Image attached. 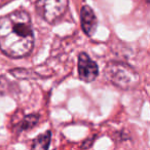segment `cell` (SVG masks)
Segmentation results:
<instances>
[{
    "mask_svg": "<svg viewBox=\"0 0 150 150\" xmlns=\"http://www.w3.org/2000/svg\"><path fill=\"white\" fill-rule=\"evenodd\" d=\"M37 13L47 23H54L63 17L68 7V0H37Z\"/></svg>",
    "mask_w": 150,
    "mask_h": 150,
    "instance_id": "3957f363",
    "label": "cell"
},
{
    "mask_svg": "<svg viewBox=\"0 0 150 150\" xmlns=\"http://www.w3.org/2000/svg\"><path fill=\"white\" fill-rule=\"evenodd\" d=\"M34 46L30 15L18 9L0 18V50L11 58H23Z\"/></svg>",
    "mask_w": 150,
    "mask_h": 150,
    "instance_id": "6da1fadb",
    "label": "cell"
},
{
    "mask_svg": "<svg viewBox=\"0 0 150 150\" xmlns=\"http://www.w3.org/2000/svg\"><path fill=\"white\" fill-rule=\"evenodd\" d=\"M50 138H52V133L50 131L39 135L32 142V149H47L50 146Z\"/></svg>",
    "mask_w": 150,
    "mask_h": 150,
    "instance_id": "8992f818",
    "label": "cell"
},
{
    "mask_svg": "<svg viewBox=\"0 0 150 150\" xmlns=\"http://www.w3.org/2000/svg\"><path fill=\"white\" fill-rule=\"evenodd\" d=\"M106 78L121 90H133L139 84V74L129 65L121 62H110L105 68Z\"/></svg>",
    "mask_w": 150,
    "mask_h": 150,
    "instance_id": "7a4b0ae2",
    "label": "cell"
},
{
    "mask_svg": "<svg viewBox=\"0 0 150 150\" xmlns=\"http://www.w3.org/2000/svg\"><path fill=\"white\" fill-rule=\"evenodd\" d=\"M38 119H39V116L37 114H31L26 116L25 118L23 119L21 123L19 125V131H28V129H32L34 125H36V123L38 122Z\"/></svg>",
    "mask_w": 150,
    "mask_h": 150,
    "instance_id": "52a82bcc",
    "label": "cell"
},
{
    "mask_svg": "<svg viewBox=\"0 0 150 150\" xmlns=\"http://www.w3.org/2000/svg\"><path fill=\"white\" fill-rule=\"evenodd\" d=\"M99 74V67L95 61L86 52H80L78 56V75L82 81L92 82Z\"/></svg>",
    "mask_w": 150,
    "mask_h": 150,
    "instance_id": "277c9868",
    "label": "cell"
},
{
    "mask_svg": "<svg viewBox=\"0 0 150 150\" xmlns=\"http://www.w3.org/2000/svg\"><path fill=\"white\" fill-rule=\"evenodd\" d=\"M82 30L88 36H93L98 28V20L92 7L88 5H83L80 11Z\"/></svg>",
    "mask_w": 150,
    "mask_h": 150,
    "instance_id": "5b68a950",
    "label": "cell"
}]
</instances>
